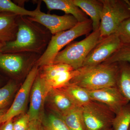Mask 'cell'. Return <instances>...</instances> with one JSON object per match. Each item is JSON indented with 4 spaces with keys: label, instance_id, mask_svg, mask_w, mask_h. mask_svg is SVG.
Listing matches in <instances>:
<instances>
[{
    "label": "cell",
    "instance_id": "cell-1",
    "mask_svg": "<svg viewBox=\"0 0 130 130\" xmlns=\"http://www.w3.org/2000/svg\"><path fill=\"white\" fill-rule=\"evenodd\" d=\"M17 23L18 29L16 39L5 43L2 53H31L42 55L53 36L50 31L28 16H19Z\"/></svg>",
    "mask_w": 130,
    "mask_h": 130
},
{
    "label": "cell",
    "instance_id": "cell-2",
    "mask_svg": "<svg viewBox=\"0 0 130 130\" xmlns=\"http://www.w3.org/2000/svg\"><path fill=\"white\" fill-rule=\"evenodd\" d=\"M119 63L101 64L78 69V73L70 81L88 91L116 86Z\"/></svg>",
    "mask_w": 130,
    "mask_h": 130
},
{
    "label": "cell",
    "instance_id": "cell-3",
    "mask_svg": "<svg viewBox=\"0 0 130 130\" xmlns=\"http://www.w3.org/2000/svg\"><path fill=\"white\" fill-rule=\"evenodd\" d=\"M92 30V21L89 19L68 30L61 31L52 36L46 49L37 61L38 67L53 64L57 54L65 46L71 43L77 38L87 35Z\"/></svg>",
    "mask_w": 130,
    "mask_h": 130
},
{
    "label": "cell",
    "instance_id": "cell-4",
    "mask_svg": "<svg viewBox=\"0 0 130 130\" xmlns=\"http://www.w3.org/2000/svg\"><path fill=\"white\" fill-rule=\"evenodd\" d=\"M100 40L99 29L93 31L82 41L71 43L67 45L66 48L57 54L53 64H66L74 70L79 69L83 67L89 53Z\"/></svg>",
    "mask_w": 130,
    "mask_h": 130
},
{
    "label": "cell",
    "instance_id": "cell-5",
    "mask_svg": "<svg viewBox=\"0 0 130 130\" xmlns=\"http://www.w3.org/2000/svg\"><path fill=\"white\" fill-rule=\"evenodd\" d=\"M101 1L103 5L100 28L101 40L115 33L123 21L130 18V8L125 0Z\"/></svg>",
    "mask_w": 130,
    "mask_h": 130
},
{
    "label": "cell",
    "instance_id": "cell-6",
    "mask_svg": "<svg viewBox=\"0 0 130 130\" xmlns=\"http://www.w3.org/2000/svg\"><path fill=\"white\" fill-rule=\"evenodd\" d=\"M81 108L85 130L111 128L115 115L106 105L92 100Z\"/></svg>",
    "mask_w": 130,
    "mask_h": 130
},
{
    "label": "cell",
    "instance_id": "cell-7",
    "mask_svg": "<svg viewBox=\"0 0 130 130\" xmlns=\"http://www.w3.org/2000/svg\"><path fill=\"white\" fill-rule=\"evenodd\" d=\"M41 56L31 53H0V68L14 76L26 77Z\"/></svg>",
    "mask_w": 130,
    "mask_h": 130
},
{
    "label": "cell",
    "instance_id": "cell-8",
    "mask_svg": "<svg viewBox=\"0 0 130 130\" xmlns=\"http://www.w3.org/2000/svg\"><path fill=\"white\" fill-rule=\"evenodd\" d=\"M41 1L38 2L35 11V16L28 17L32 21L42 25L51 32L53 36L74 27L78 21L71 14L63 16L46 13L41 10Z\"/></svg>",
    "mask_w": 130,
    "mask_h": 130
},
{
    "label": "cell",
    "instance_id": "cell-9",
    "mask_svg": "<svg viewBox=\"0 0 130 130\" xmlns=\"http://www.w3.org/2000/svg\"><path fill=\"white\" fill-rule=\"evenodd\" d=\"M38 70L39 67L35 65L24 80L11 106L3 115L1 120V123L12 119L14 117L24 111Z\"/></svg>",
    "mask_w": 130,
    "mask_h": 130
},
{
    "label": "cell",
    "instance_id": "cell-10",
    "mask_svg": "<svg viewBox=\"0 0 130 130\" xmlns=\"http://www.w3.org/2000/svg\"><path fill=\"white\" fill-rule=\"evenodd\" d=\"M122 44L115 33L102 38L89 53L82 67L92 66L103 63Z\"/></svg>",
    "mask_w": 130,
    "mask_h": 130
},
{
    "label": "cell",
    "instance_id": "cell-11",
    "mask_svg": "<svg viewBox=\"0 0 130 130\" xmlns=\"http://www.w3.org/2000/svg\"><path fill=\"white\" fill-rule=\"evenodd\" d=\"M51 88L38 73L30 94V103L27 114L30 121H41L43 118L44 103Z\"/></svg>",
    "mask_w": 130,
    "mask_h": 130
},
{
    "label": "cell",
    "instance_id": "cell-12",
    "mask_svg": "<svg viewBox=\"0 0 130 130\" xmlns=\"http://www.w3.org/2000/svg\"><path fill=\"white\" fill-rule=\"evenodd\" d=\"M88 91L92 100L106 105L115 115L129 102L117 86Z\"/></svg>",
    "mask_w": 130,
    "mask_h": 130
},
{
    "label": "cell",
    "instance_id": "cell-13",
    "mask_svg": "<svg viewBox=\"0 0 130 130\" xmlns=\"http://www.w3.org/2000/svg\"><path fill=\"white\" fill-rule=\"evenodd\" d=\"M46 100L56 114L60 117L77 107L68 96L59 89H51Z\"/></svg>",
    "mask_w": 130,
    "mask_h": 130
},
{
    "label": "cell",
    "instance_id": "cell-14",
    "mask_svg": "<svg viewBox=\"0 0 130 130\" xmlns=\"http://www.w3.org/2000/svg\"><path fill=\"white\" fill-rule=\"evenodd\" d=\"M18 16L11 13L0 12V42L5 44L16 39Z\"/></svg>",
    "mask_w": 130,
    "mask_h": 130
},
{
    "label": "cell",
    "instance_id": "cell-15",
    "mask_svg": "<svg viewBox=\"0 0 130 130\" xmlns=\"http://www.w3.org/2000/svg\"><path fill=\"white\" fill-rule=\"evenodd\" d=\"M74 5L90 17L93 31L99 29L103 5L101 0H72Z\"/></svg>",
    "mask_w": 130,
    "mask_h": 130
},
{
    "label": "cell",
    "instance_id": "cell-16",
    "mask_svg": "<svg viewBox=\"0 0 130 130\" xmlns=\"http://www.w3.org/2000/svg\"><path fill=\"white\" fill-rule=\"evenodd\" d=\"M49 10H59L66 14H71L76 19L78 22H83L89 19L87 15L76 6L72 0H43Z\"/></svg>",
    "mask_w": 130,
    "mask_h": 130
},
{
    "label": "cell",
    "instance_id": "cell-17",
    "mask_svg": "<svg viewBox=\"0 0 130 130\" xmlns=\"http://www.w3.org/2000/svg\"><path fill=\"white\" fill-rule=\"evenodd\" d=\"M68 96L76 107H81L92 101L88 91L71 83L59 88Z\"/></svg>",
    "mask_w": 130,
    "mask_h": 130
},
{
    "label": "cell",
    "instance_id": "cell-18",
    "mask_svg": "<svg viewBox=\"0 0 130 130\" xmlns=\"http://www.w3.org/2000/svg\"><path fill=\"white\" fill-rule=\"evenodd\" d=\"M116 86L124 96L130 102V63L119 62Z\"/></svg>",
    "mask_w": 130,
    "mask_h": 130
},
{
    "label": "cell",
    "instance_id": "cell-19",
    "mask_svg": "<svg viewBox=\"0 0 130 130\" xmlns=\"http://www.w3.org/2000/svg\"><path fill=\"white\" fill-rule=\"evenodd\" d=\"M60 117L71 130H85L81 107H76Z\"/></svg>",
    "mask_w": 130,
    "mask_h": 130
},
{
    "label": "cell",
    "instance_id": "cell-20",
    "mask_svg": "<svg viewBox=\"0 0 130 130\" xmlns=\"http://www.w3.org/2000/svg\"><path fill=\"white\" fill-rule=\"evenodd\" d=\"M78 70L59 72L53 77L45 80L51 89H59L69 83L70 81L77 74Z\"/></svg>",
    "mask_w": 130,
    "mask_h": 130
},
{
    "label": "cell",
    "instance_id": "cell-21",
    "mask_svg": "<svg viewBox=\"0 0 130 130\" xmlns=\"http://www.w3.org/2000/svg\"><path fill=\"white\" fill-rule=\"evenodd\" d=\"M130 126V102L115 115L112 127L113 130H128Z\"/></svg>",
    "mask_w": 130,
    "mask_h": 130
},
{
    "label": "cell",
    "instance_id": "cell-22",
    "mask_svg": "<svg viewBox=\"0 0 130 130\" xmlns=\"http://www.w3.org/2000/svg\"><path fill=\"white\" fill-rule=\"evenodd\" d=\"M42 130H71L62 119L56 114H50L41 120Z\"/></svg>",
    "mask_w": 130,
    "mask_h": 130
},
{
    "label": "cell",
    "instance_id": "cell-23",
    "mask_svg": "<svg viewBox=\"0 0 130 130\" xmlns=\"http://www.w3.org/2000/svg\"><path fill=\"white\" fill-rule=\"evenodd\" d=\"M6 12L18 16L33 17L35 11H29L25 9L10 0H0V12Z\"/></svg>",
    "mask_w": 130,
    "mask_h": 130
},
{
    "label": "cell",
    "instance_id": "cell-24",
    "mask_svg": "<svg viewBox=\"0 0 130 130\" xmlns=\"http://www.w3.org/2000/svg\"><path fill=\"white\" fill-rule=\"evenodd\" d=\"M126 62L130 63V45L123 44L107 60L106 64Z\"/></svg>",
    "mask_w": 130,
    "mask_h": 130
},
{
    "label": "cell",
    "instance_id": "cell-25",
    "mask_svg": "<svg viewBox=\"0 0 130 130\" xmlns=\"http://www.w3.org/2000/svg\"><path fill=\"white\" fill-rule=\"evenodd\" d=\"M17 88V85L13 81H9L0 88V110L7 105Z\"/></svg>",
    "mask_w": 130,
    "mask_h": 130
},
{
    "label": "cell",
    "instance_id": "cell-26",
    "mask_svg": "<svg viewBox=\"0 0 130 130\" xmlns=\"http://www.w3.org/2000/svg\"><path fill=\"white\" fill-rule=\"evenodd\" d=\"M115 33L122 44L130 45V18L123 21Z\"/></svg>",
    "mask_w": 130,
    "mask_h": 130
},
{
    "label": "cell",
    "instance_id": "cell-27",
    "mask_svg": "<svg viewBox=\"0 0 130 130\" xmlns=\"http://www.w3.org/2000/svg\"><path fill=\"white\" fill-rule=\"evenodd\" d=\"M30 122L28 115L27 113L24 114L13 123V130H27Z\"/></svg>",
    "mask_w": 130,
    "mask_h": 130
},
{
    "label": "cell",
    "instance_id": "cell-28",
    "mask_svg": "<svg viewBox=\"0 0 130 130\" xmlns=\"http://www.w3.org/2000/svg\"><path fill=\"white\" fill-rule=\"evenodd\" d=\"M27 130H42L41 121L34 120L30 121Z\"/></svg>",
    "mask_w": 130,
    "mask_h": 130
},
{
    "label": "cell",
    "instance_id": "cell-29",
    "mask_svg": "<svg viewBox=\"0 0 130 130\" xmlns=\"http://www.w3.org/2000/svg\"><path fill=\"white\" fill-rule=\"evenodd\" d=\"M12 120H10L5 123L0 128V130H13Z\"/></svg>",
    "mask_w": 130,
    "mask_h": 130
},
{
    "label": "cell",
    "instance_id": "cell-30",
    "mask_svg": "<svg viewBox=\"0 0 130 130\" xmlns=\"http://www.w3.org/2000/svg\"><path fill=\"white\" fill-rule=\"evenodd\" d=\"M4 113V110L3 109H1L0 110V124H1V120L2 118Z\"/></svg>",
    "mask_w": 130,
    "mask_h": 130
},
{
    "label": "cell",
    "instance_id": "cell-31",
    "mask_svg": "<svg viewBox=\"0 0 130 130\" xmlns=\"http://www.w3.org/2000/svg\"><path fill=\"white\" fill-rule=\"evenodd\" d=\"M4 43H3L1 42H0V53H1L2 52V50L3 46H4Z\"/></svg>",
    "mask_w": 130,
    "mask_h": 130
},
{
    "label": "cell",
    "instance_id": "cell-32",
    "mask_svg": "<svg viewBox=\"0 0 130 130\" xmlns=\"http://www.w3.org/2000/svg\"><path fill=\"white\" fill-rule=\"evenodd\" d=\"M125 1L127 3V4H128L129 7L130 8V3L129 2V0H125Z\"/></svg>",
    "mask_w": 130,
    "mask_h": 130
},
{
    "label": "cell",
    "instance_id": "cell-33",
    "mask_svg": "<svg viewBox=\"0 0 130 130\" xmlns=\"http://www.w3.org/2000/svg\"><path fill=\"white\" fill-rule=\"evenodd\" d=\"M105 130H113L112 128V127H111V128H108V129H106Z\"/></svg>",
    "mask_w": 130,
    "mask_h": 130
},
{
    "label": "cell",
    "instance_id": "cell-34",
    "mask_svg": "<svg viewBox=\"0 0 130 130\" xmlns=\"http://www.w3.org/2000/svg\"><path fill=\"white\" fill-rule=\"evenodd\" d=\"M130 130V126L129 127V130Z\"/></svg>",
    "mask_w": 130,
    "mask_h": 130
},
{
    "label": "cell",
    "instance_id": "cell-35",
    "mask_svg": "<svg viewBox=\"0 0 130 130\" xmlns=\"http://www.w3.org/2000/svg\"><path fill=\"white\" fill-rule=\"evenodd\" d=\"M129 2L130 3V0H129Z\"/></svg>",
    "mask_w": 130,
    "mask_h": 130
}]
</instances>
